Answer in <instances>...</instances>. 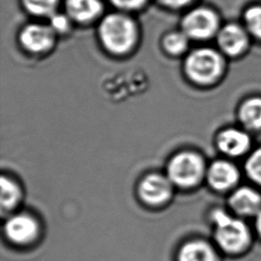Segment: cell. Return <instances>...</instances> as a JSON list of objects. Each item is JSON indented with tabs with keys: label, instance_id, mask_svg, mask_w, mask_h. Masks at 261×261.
<instances>
[{
	"label": "cell",
	"instance_id": "obj_1",
	"mask_svg": "<svg viewBox=\"0 0 261 261\" xmlns=\"http://www.w3.org/2000/svg\"><path fill=\"white\" fill-rule=\"evenodd\" d=\"M213 244L223 257L242 259L257 244L252 222L233 215L227 208H214L210 214Z\"/></svg>",
	"mask_w": 261,
	"mask_h": 261
},
{
	"label": "cell",
	"instance_id": "obj_2",
	"mask_svg": "<svg viewBox=\"0 0 261 261\" xmlns=\"http://www.w3.org/2000/svg\"><path fill=\"white\" fill-rule=\"evenodd\" d=\"M97 35L107 52L124 55L136 47L140 31L137 21L129 13L115 10L104 14L99 19Z\"/></svg>",
	"mask_w": 261,
	"mask_h": 261
},
{
	"label": "cell",
	"instance_id": "obj_3",
	"mask_svg": "<svg viewBox=\"0 0 261 261\" xmlns=\"http://www.w3.org/2000/svg\"><path fill=\"white\" fill-rule=\"evenodd\" d=\"M227 59L215 47L202 46L186 57L185 70L190 80L201 86L218 84L225 75Z\"/></svg>",
	"mask_w": 261,
	"mask_h": 261
},
{
	"label": "cell",
	"instance_id": "obj_4",
	"mask_svg": "<svg viewBox=\"0 0 261 261\" xmlns=\"http://www.w3.org/2000/svg\"><path fill=\"white\" fill-rule=\"evenodd\" d=\"M219 12L206 5H197L189 8L182 15L179 29L191 41L207 42L215 39L221 25Z\"/></svg>",
	"mask_w": 261,
	"mask_h": 261
},
{
	"label": "cell",
	"instance_id": "obj_5",
	"mask_svg": "<svg viewBox=\"0 0 261 261\" xmlns=\"http://www.w3.org/2000/svg\"><path fill=\"white\" fill-rule=\"evenodd\" d=\"M207 166L200 154L182 151L170 159L167 165V176L175 186L193 187L205 178Z\"/></svg>",
	"mask_w": 261,
	"mask_h": 261
},
{
	"label": "cell",
	"instance_id": "obj_6",
	"mask_svg": "<svg viewBox=\"0 0 261 261\" xmlns=\"http://www.w3.org/2000/svg\"><path fill=\"white\" fill-rule=\"evenodd\" d=\"M257 143V138L239 123L222 127L215 137V146L221 157L244 161Z\"/></svg>",
	"mask_w": 261,
	"mask_h": 261
},
{
	"label": "cell",
	"instance_id": "obj_7",
	"mask_svg": "<svg viewBox=\"0 0 261 261\" xmlns=\"http://www.w3.org/2000/svg\"><path fill=\"white\" fill-rule=\"evenodd\" d=\"M214 40L216 48L227 60L244 58L254 46L250 34L241 20L223 22Z\"/></svg>",
	"mask_w": 261,
	"mask_h": 261
},
{
	"label": "cell",
	"instance_id": "obj_8",
	"mask_svg": "<svg viewBox=\"0 0 261 261\" xmlns=\"http://www.w3.org/2000/svg\"><path fill=\"white\" fill-rule=\"evenodd\" d=\"M205 179L211 190L227 196L245 181L242 163L224 157L215 159L207 166Z\"/></svg>",
	"mask_w": 261,
	"mask_h": 261
},
{
	"label": "cell",
	"instance_id": "obj_9",
	"mask_svg": "<svg viewBox=\"0 0 261 261\" xmlns=\"http://www.w3.org/2000/svg\"><path fill=\"white\" fill-rule=\"evenodd\" d=\"M226 208L233 215L252 221L261 211V190L243 181L226 196Z\"/></svg>",
	"mask_w": 261,
	"mask_h": 261
},
{
	"label": "cell",
	"instance_id": "obj_10",
	"mask_svg": "<svg viewBox=\"0 0 261 261\" xmlns=\"http://www.w3.org/2000/svg\"><path fill=\"white\" fill-rule=\"evenodd\" d=\"M56 37L57 35L48 23L30 22L21 28L18 40L27 52L42 54L53 48Z\"/></svg>",
	"mask_w": 261,
	"mask_h": 261
},
{
	"label": "cell",
	"instance_id": "obj_11",
	"mask_svg": "<svg viewBox=\"0 0 261 261\" xmlns=\"http://www.w3.org/2000/svg\"><path fill=\"white\" fill-rule=\"evenodd\" d=\"M237 123L258 138L261 136V91L243 96L236 108Z\"/></svg>",
	"mask_w": 261,
	"mask_h": 261
},
{
	"label": "cell",
	"instance_id": "obj_12",
	"mask_svg": "<svg viewBox=\"0 0 261 261\" xmlns=\"http://www.w3.org/2000/svg\"><path fill=\"white\" fill-rule=\"evenodd\" d=\"M172 186L173 184L167 175L151 173L141 180L139 195L141 199L149 205H161L171 197Z\"/></svg>",
	"mask_w": 261,
	"mask_h": 261
},
{
	"label": "cell",
	"instance_id": "obj_13",
	"mask_svg": "<svg viewBox=\"0 0 261 261\" xmlns=\"http://www.w3.org/2000/svg\"><path fill=\"white\" fill-rule=\"evenodd\" d=\"M5 234L10 242L17 245L32 243L39 233L37 220L24 213H19L9 217L5 223Z\"/></svg>",
	"mask_w": 261,
	"mask_h": 261
},
{
	"label": "cell",
	"instance_id": "obj_14",
	"mask_svg": "<svg viewBox=\"0 0 261 261\" xmlns=\"http://www.w3.org/2000/svg\"><path fill=\"white\" fill-rule=\"evenodd\" d=\"M64 9L72 22L88 24L103 16L104 4L102 0H65Z\"/></svg>",
	"mask_w": 261,
	"mask_h": 261
},
{
	"label": "cell",
	"instance_id": "obj_15",
	"mask_svg": "<svg viewBox=\"0 0 261 261\" xmlns=\"http://www.w3.org/2000/svg\"><path fill=\"white\" fill-rule=\"evenodd\" d=\"M177 261H223V256L214 244L197 239L189 241L180 247Z\"/></svg>",
	"mask_w": 261,
	"mask_h": 261
},
{
	"label": "cell",
	"instance_id": "obj_16",
	"mask_svg": "<svg viewBox=\"0 0 261 261\" xmlns=\"http://www.w3.org/2000/svg\"><path fill=\"white\" fill-rule=\"evenodd\" d=\"M240 20L250 34L254 45L261 47V0H254L247 4Z\"/></svg>",
	"mask_w": 261,
	"mask_h": 261
},
{
	"label": "cell",
	"instance_id": "obj_17",
	"mask_svg": "<svg viewBox=\"0 0 261 261\" xmlns=\"http://www.w3.org/2000/svg\"><path fill=\"white\" fill-rule=\"evenodd\" d=\"M245 180L261 190V141H257L250 154L242 162Z\"/></svg>",
	"mask_w": 261,
	"mask_h": 261
},
{
	"label": "cell",
	"instance_id": "obj_18",
	"mask_svg": "<svg viewBox=\"0 0 261 261\" xmlns=\"http://www.w3.org/2000/svg\"><path fill=\"white\" fill-rule=\"evenodd\" d=\"M190 42L191 40L188 36L179 29L165 33L162 37L161 45L166 53L177 56L188 50Z\"/></svg>",
	"mask_w": 261,
	"mask_h": 261
},
{
	"label": "cell",
	"instance_id": "obj_19",
	"mask_svg": "<svg viewBox=\"0 0 261 261\" xmlns=\"http://www.w3.org/2000/svg\"><path fill=\"white\" fill-rule=\"evenodd\" d=\"M1 208L2 210H10L12 209L20 200V189L15 184L14 180H12L9 177H6L5 175H2L1 181Z\"/></svg>",
	"mask_w": 261,
	"mask_h": 261
},
{
	"label": "cell",
	"instance_id": "obj_20",
	"mask_svg": "<svg viewBox=\"0 0 261 261\" xmlns=\"http://www.w3.org/2000/svg\"><path fill=\"white\" fill-rule=\"evenodd\" d=\"M60 0H21L24 10L36 17L49 18L57 11Z\"/></svg>",
	"mask_w": 261,
	"mask_h": 261
},
{
	"label": "cell",
	"instance_id": "obj_21",
	"mask_svg": "<svg viewBox=\"0 0 261 261\" xmlns=\"http://www.w3.org/2000/svg\"><path fill=\"white\" fill-rule=\"evenodd\" d=\"M72 23V20L65 12L56 11L48 18V24L57 36L67 34L70 31Z\"/></svg>",
	"mask_w": 261,
	"mask_h": 261
},
{
	"label": "cell",
	"instance_id": "obj_22",
	"mask_svg": "<svg viewBox=\"0 0 261 261\" xmlns=\"http://www.w3.org/2000/svg\"><path fill=\"white\" fill-rule=\"evenodd\" d=\"M109 3L119 11L134 12L141 10L146 6L149 0H108Z\"/></svg>",
	"mask_w": 261,
	"mask_h": 261
},
{
	"label": "cell",
	"instance_id": "obj_23",
	"mask_svg": "<svg viewBox=\"0 0 261 261\" xmlns=\"http://www.w3.org/2000/svg\"><path fill=\"white\" fill-rule=\"evenodd\" d=\"M161 6L169 10H181L193 7L198 0H156Z\"/></svg>",
	"mask_w": 261,
	"mask_h": 261
},
{
	"label": "cell",
	"instance_id": "obj_24",
	"mask_svg": "<svg viewBox=\"0 0 261 261\" xmlns=\"http://www.w3.org/2000/svg\"><path fill=\"white\" fill-rule=\"evenodd\" d=\"M251 222H252V226L254 229L257 244L261 245V211Z\"/></svg>",
	"mask_w": 261,
	"mask_h": 261
}]
</instances>
